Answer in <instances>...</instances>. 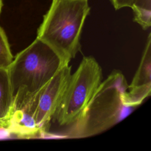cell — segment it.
Segmentation results:
<instances>
[{"instance_id":"6da1fadb","label":"cell","mask_w":151,"mask_h":151,"mask_svg":"<svg viewBox=\"0 0 151 151\" xmlns=\"http://www.w3.org/2000/svg\"><path fill=\"white\" fill-rule=\"evenodd\" d=\"M122 72L114 70L101 81L67 136L87 137L101 133L126 117L134 108L126 101L127 88Z\"/></svg>"},{"instance_id":"7a4b0ae2","label":"cell","mask_w":151,"mask_h":151,"mask_svg":"<svg viewBox=\"0 0 151 151\" xmlns=\"http://www.w3.org/2000/svg\"><path fill=\"white\" fill-rule=\"evenodd\" d=\"M90 11L88 0H52L37 37L69 64L80 49L83 27Z\"/></svg>"},{"instance_id":"3957f363","label":"cell","mask_w":151,"mask_h":151,"mask_svg":"<svg viewBox=\"0 0 151 151\" xmlns=\"http://www.w3.org/2000/svg\"><path fill=\"white\" fill-rule=\"evenodd\" d=\"M64 65L51 48L36 38L7 68L13 96L37 93Z\"/></svg>"},{"instance_id":"277c9868","label":"cell","mask_w":151,"mask_h":151,"mask_svg":"<svg viewBox=\"0 0 151 151\" xmlns=\"http://www.w3.org/2000/svg\"><path fill=\"white\" fill-rule=\"evenodd\" d=\"M102 81V70L92 56L84 57L71 74L65 91L53 119L60 126H70L80 118Z\"/></svg>"},{"instance_id":"5b68a950","label":"cell","mask_w":151,"mask_h":151,"mask_svg":"<svg viewBox=\"0 0 151 151\" xmlns=\"http://www.w3.org/2000/svg\"><path fill=\"white\" fill-rule=\"evenodd\" d=\"M71 74L69 64L64 65L38 91L35 120L41 135L48 131L50 122L62 100Z\"/></svg>"},{"instance_id":"8992f818","label":"cell","mask_w":151,"mask_h":151,"mask_svg":"<svg viewBox=\"0 0 151 151\" xmlns=\"http://www.w3.org/2000/svg\"><path fill=\"white\" fill-rule=\"evenodd\" d=\"M151 93V36L147 40L139 67L128 86L126 92V101L131 107L136 108L142 104Z\"/></svg>"},{"instance_id":"52a82bcc","label":"cell","mask_w":151,"mask_h":151,"mask_svg":"<svg viewBox=\"0 0 151 151\" xmlns=\"http://www.w3.org/2000/svg\"><path fill=\"white\" fill-rule=\"evenodd\" d=\"M13 101L14 96L8 70L0 67V122L5 124L6 129L12 111Z\"/></svg>"},{"instance_id":"ba28073f","label":"cell","mask_w":151,"mask_h":151,"mask_svg":"<svg viewBox=\"0 0 151 151\" xmlns=\"http://www.w3.org/2000/svg\"><path fill=\"white\" fill-rule=\"evenodd\" d=\"M134 14V21L146 30L151 25V0H133L130 6Z\"/></svg>"},{"instance_id":"9c48e42d","label":"cell","mask_w":151,"mask_h":151,"mask_svg":"<svg viewBox=\"0 0 151 151\" xmlns=\"http://www.w3.org/2000/svg\"><path fill=\"white\" fill-rule=\"evenodd\" d=\"M13 58L6 33L0 26V67L7 68Z\"/></svg>"},{"instance_id":"30bf717a","label":"cell","mask_w":151,"mask_h":151,"mask_svg":"<svg viewBox=\"0 0 151 151\" xmlns=\"http://www.w3.org/2000/svg\"><path fill=\"white\" fill-rule=\"evenodd\" d=\"M115 9L118 10L124 7H130L133 0H110Z\"/></svg>"},{"instance_id":"8fae6325","label":"cell","mask_w":151,"mask_h":151,"mask_svg":"<svg viewBox=\"0 0 151 151\" xmlns=\"http://www.w3.org/2000/svg\"><path fill=\"white\" fill-rule=\"evenodd\" d=\"M10 135L8 131L6 130L4 123L0 122V137H4Z\"/></svg>"},{"instance_id":"7c38bea8","label":"cell","mask_w":151,"mask_h":151,"mask_svg":"<svg viewBox=\"0 0 151 151\" xmlns=\"http://www.w3.org/2000/svg\"><path fill=\"white\" fill-rule=\"evenodd\" d=\"M3 6V2H2V0H0V14L2 11V8Z\"/></svg>"}]
</instances>
